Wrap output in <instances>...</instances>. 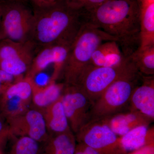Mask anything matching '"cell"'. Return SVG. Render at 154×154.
Wrapping results in <instances>:
<instances>
[{"instance_id":"obj_1","label":"cell","mask_w":154,"mask_h":154,"mask_svg":"<svg viewBox=\"0 0 154 154\" xmlns=\"http://www.w3.org/2000/svg\"><path fill=\"white\" fill-rule=\"evenodd\" d=\"M88 16L89 22L115 38L125 57L140 47L139 0H107Z\"/></svg>"},{"instance_id":"obj_2","label":"cell","mask_w":154,"mask_h":154,"mask_svg":"<svg viewBox=\"0 0 154 154\" xmlns=\"http://www.w3.org/2000/svg\"><path fill=\"white\" fill-rule=\"evenodd\" d=\"M33 10L30 41L38 49L55 45H71L81 28L89 22L88 12L60 0Z\"/></svg>"},{"instance_id":"obj_3","label":"cell","mask_w":154,"mask_h":154,"mask_svg":"<svg viewBox=\"0 0 154 154\" xmlns=\"http://www.w3.org/2000/svg\"><path fill=\"white\" fill-rule=\"evenodd\" d=\"M116 40L90 22L82 27L70 48L60 75L66 85H75L90 65L91 57L100 44Z\"/></svg>"},{"instance_id":"obj_4","label":"cell","mask_w":154,"mask_h":154,"mask_svg":"<svg viewBox=\"0 0 154 154\" xmlns=\"http://www.w3.org/2000/svg\"><path fill=\"white\" fill-rule=\"evenodd\" d=\"M140 74L131 58L111 67L88 66L80 76L77 85L94 102L109 86L119 80Z\"/></svg>"},{"instance_id":"obj_5","label":"cell","mask_w":154,"mask_h":154,"mask_svg":"<svg viewBox=\"0 0 154 154\" xmlns=\"http://www.w3.org/2000/svg\"><path fill=\"white\" fill-rule=\"evenodd\" d=\"M26 0H7L3 3L0 21V39L19 42L30 41L33 11Z\"/></svg>"},{"instance_id":"obj_6","label":"cell","mask_w":154,"mask_h":154,"mask_svg":"<svg viewBox=\"0 0 154 154\" xmlns=\"http://www.w3.org/2000/svg\"><path fill=\"white\" fill-rule=\"evenodd\" d=\"M142 75L119 80L113 83L93 103L90 121H98L128 110L133 91L140 82Z\"/></svg>"},{"instance_id":"obj_7","label":"cell","mask_w":154,"mask_h":154,"mask_svg":"<svg viewBox=\"0 0 154 154\" xmlns=\"http://www.w3.org/2000/svg\"><path fill=\"white\" fill-rule=\"evenodd\" d=\"M77 143L83 144L103 154H125L120 137L100 121L91 120L75 134Z\"/></svg>"},{"instance_id":"obj_8","label":"cell","mask_w":154,"mask_h":154,"mask_svg":"<svg viewBox=\"0 0 154 154\" xmlns=\"http://www.w3.org/2000/svg\"><path fill=\"white\" fill-rule=\"evenodd\" d=\"M61 98L69 125L75 134L90 121L93 102L79 86L74 85H65Z\"/></svg>"},{"instance_id":"obj_9","label":"cell","mask_w":154,"mask_h":154,"mask_svg":"<svg viewBox=\"0 0 154 154\" xmlns=\"http://www.w3.org/2000/svg\"><path fill=\"white\" fill-rule=\"evenodd\" d=\"M34 82V79L25 76L0 96V112L6 119L22 114L30 108Z\"/></svg>"},{"instance_id":"obj_10","label":"cell","mask_w":154,"mask_h":154,"mask_svg":"<svg viewBox=\"0 0 154 154\" xmlns=\"http://www.w3.org/2000/svg\"><path fill=\"white\" fill-rule=\"evenodd\" d=\"M6 121L11 136L28 137L39 143H43L49 137L43 114L36 108H29Z\"/></svg>"},{"instance_id":"obj_11","label":"cell","mask_w":154,"mask_h":154,"mask_svg":"<svg viewBox=\"0 0 154 154\" xmlns=\"http://www.w3.org/2000/svg\"><path fill=\"white\" fill-rule=\"evenodd\" d=\"M128 110H137L154 120V75L142 76L131 94Z\"/></svg>"},{"instance_id":"obj_12","label":"cell","mask_w":154,"mask_h":154,"mask_svg":"<svg viewBox=\"0 0 154 154\" xmlns=\"http://www.w3.org/2000/svg\"><path fill=\"white\" fill-rule=\"evenodd\" d=\"M98 121L106 124L120 137L137 127L149 126L154 120L137 110H127Z\"/></svg>"},{"instance_id":"obj_13","label":"cell","mask_w":154,"mask_h":154,"mask_svg":"<svg viewBox=\"0 0 154 154\" xmlns=\"http://www.w3.org/2000/svg\"><path fill=\"white\" fill-rule=\"evenodd\" d=\"M41 111L49 134H58L71 130L64 110L61 96Z\"/></svg>"},{"instance_id":"obj_14","label":"cell","mask_w":154,"mask_h":154,"mask_svg":"<svg viewBox=\"0 0 154 154\" xmlns=\"http://www.w3.org/2000/svg\"><path fill=\"white\" fill-rule=\"evenodd\" d=\"M64 84L50 81L45 86H41L34 82L32 92V103L34 108L42 110L61 96Z\"/></svg>"},{"instance_id":"obj_15","label":"cell","mask_w":154,"mask_h":154,"mask_svg":"<svg viewBox=\"0 0 154 154\" xmlns=\"http://www.w3.org/2000/svg\"><path fill=\"white\" fill-rule=\"evenodd\" d=\"M140 126L119 137L122 149L125 153L154 143V127Z\"/></svg>"},{"instance_id":"obj_16","label":"cell","mask_w":154,"mask_h":154,"mask_svg":"<svg viewBox=\"0 0 154 154\" xmlns=\"http://www.w3.org/2000/svg\"><path fill=\"white\" fill-rule=\"evenodd\" d=\"M44 144L42 154H74L77 145L75 137L71 130L49 134Z\"/></svg>"},{"instance_id":"obj_17","label":"cell","mask_w":154,"mask_h":154,"mask_svg":"<svg viewBox=\"0 0 154 154\" xmlns=\"http://www.w3.org/2000/svg\"><path fill=\"white\" fill-rule=\"evenodd\" d=\"M140 45L139 48L154 46V2L140 4Z\"/></svg>"},{"instance_id":"obj_18","label":"cell","mask_w":154,"mask_h":154,"mask_svg":"<svg viewBox=\"0 0 154 154\" xmlns=\"http://www.w3.org/2000/svg\"><path fill=\"white\" fill-rule=\"evenodd\" d=\"M37 50L31 41L23 43L7 39H0V60L19 57Z\"/></svg>"},{"instance_id":"obj_19","label":"cell","mask_w":154,"mask_h":154,"mask_svg":"<svg viewBox=\"0 0 154 154\" xmlns=\"http://www.w3.org/2000/svg\"><path fill=\"white\" fill-rule=\"evenodd\" d=\"M37 51L19 57L0 60V69L14 76L24 77L29 70Z\"/></svg>"},{"instance_id":"obj_20","label":"cell","mask_w":154,"mask_h":154,"mask_svg":"<svg viewBox=\"0 0 154 154\" xmlns=\"http://www.w3.org/2000/svg\"><path fill=\"white\" fill-rule=\"evenodd\" d=\"M142 75H154V46L139 48L130 57Z\"/></svg>"},{"instance_id":"obj_21","label":"cell","mask_w":154,"mask_h":154,"mask_svg":"<svg viewBox=\"0 0 154 154\" xmlns=\"http://www.w3.org/2000/svg\"><path fill=\"white\" fill-rule=\"evenodd\" d=\"M54 46H46L38 49L35 54L29 70L25 76L34 79L38 74L53 63Z\"/></svg>"},{"instance_id":"obj_22","label":"cell","mask_w":154,"mask_h":154,"mask_svg":"<svg viewBox=\"0 0 154 154\" xmlns=\"http://www.w3.org/2000/svg\"><path fill=\"white\" fill-rule=\"evenodd\" d=\"M39 143L28 137H19L13 143L10 154H39Z\"/></svg>"},{"instance_id":"obj_23","label":"cell","mask_w":154,"mask_h":154,"mask_svg":"<svg viewBox=\"0 0 154 154\" xmlns=\"http://www.w3.org/2000/svg\"><path fill=\"white\" fill-rule=\"evenodd\" d=\"M119 47L115 41H106L100 45L93 53L90 65L94 66H103L108 54Z\"/></svg>"},{"instance_id":"obj_24","label":"cell","mask_w":154,"mask_h":154,"mask_svg":"<svg viewBox=\"0 0 154 154\" xmlns=\"http://www.w3.org/2000/svg\"><path fill=\"white\" fill-rule=\"evenodd\" d=\"M69 5L79 9L90 12L101 5L107 0H60Z\"/></svg>"},{"instance_id":"obj_25","label":"cell","mask_w":154,"mask_h":154,"mask_svg":"<svg viewBox=\"0 0 154 154\" xmlns=\"http://www.w3.org/2000/svg\"><path fill=\"white\" fill-rule=\"evenodd\" d=\"M24 77L14 76L0 69V96L12 84Z\"/></svg>"},{"instance_id":"obj_26","label":"cell","mask_w":154,"mask_h":154,"mask_svg":"<svg viewBox=\"0 0 154 154\" xmlns=\"http://www.w3.org/2000/svg\"><path fill=\"white\" fill-rule=\"evenodd\" d=\"M74 154H103L82 143H77Z\"/></svg>"},{"instance_id":"obj_27","label":"cell","mask_w":154,"mask_h":154,"mask_svg":"<svg viewBox=\"0 0 154 154\" xmlns=\"http://www.w3.org/2000/svg\"><path fill=\"white\" fill-rule=\"evenodd\" d=\"M57 0H26L32 8H38L50 5Z\"/></svg>"},{"instance_id":"obj_28","label":"cell","mask_w":154,"mask_h":154,"mask_svg":"<svg viewBox=\"0 0 154 154\" xmlns=\"http://www.w3.org/2000/svg\"><path fill=\"white\" fill-rule=\"evenodd\" d=\"M125 154H154V143L144 146Z\"/></svg>"},{"instance_id":"obj_29","label":"cell","mask_w":154,"mask_h":154,"mask_svg":"<svg viewBox=\"0 0 154 154\" xmlns=\"http://www.w3.org/2000/svg\"><path fill=\"white\" fill-rule=\"evenodd\" d=\"M5 119L0 112V134L8 128V124L5 122Z\"/></svg>"},{"instance_id":"obj_30","label":"cell","mask_w":154,"mask_h":154,"mask_svg":"<svg viewBox=\"0 0 154 154\" xmlns=\"http://www.w3.org/2000/svg\"><path fill=\"white\" fill-rule=\"evenodd\" d=\"M11 137L9 128L0 134V146L4 143L8 137Z\"/></svg>"},{"instance_id":"obj_31","label":"cell","mask_w":154,"mask_h":154,"mask_svg":"<svg viewBox=\"0 0 154 154\" xmlns=\"http://www.w3.org/2000/svg\"><path fill=\"white\" fill-rule=\"evenodd\" d=\"M3 3H4V2L0 3V21H1V18H2V14Z\"/></svg>"},{"instance_id":"obj_32","label":"cell","mask_w":154,"mask_h":154,"mask_svg":"<svg viewBox=\"0 0 154 154\" xmlns=\"http://www.w3.org/2000/svg\"><path fill=\"white\" fill-rule=\"evenodd\" d=\"M7 1V0H0V3L2 2H4V1Z\"/></svg>"},{"instance_id":"obj_33","label":"cell","mask_w":154,"mask_h":154,"mask_svg":"<svg viewBox=\"0 0 154 154\" xmlns=\"http://www.w3.org/2000/svg\"><path fill=\"white\" fill-rule=\"evenodd\" d=\"M0 154H2V152H1V151H0Z\"/></svg>"}]
</instances>
